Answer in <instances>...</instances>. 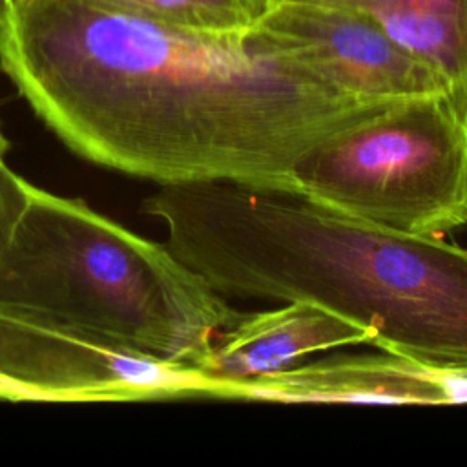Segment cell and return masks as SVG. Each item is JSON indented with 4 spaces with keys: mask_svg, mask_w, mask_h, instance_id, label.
Here are the masks:
<instances>
[{
    "mask_svg": "<svg viewBox=\"0 0 467 467\" xmlns=\"http://www.w3.org/2000/svg\"><path fill=\"white\" fill-rule=\"evenodd\" d=\"M0 308L197 368L237 314L164 243L35 186L0 261Z\"/></svg>",
    "mask_w": 467,
    "mask_h": 467,
    "instance_id": "obj_3",
    "label": "cell"
},
{
    "mask_svg": "<svg viewBox=\"0 0 467 467\" xmlns=\"http://www.w3.org/2000/svg\"><path fill=\"white\" fill-rule=\"evenodd\" d=\"M217 400L288 405H441L438 392L409 370L403 356L385 350L337 354L254 378L221 381Z\"/></svg>",
    "mask_w": 467,
    "mask_h": 467,
    "instance_id": "obj_8",
    "label": "cell"
},
{
    "mask_svg": "<svg viewBox=\"0 0 467 467\" xmlns=\"http://www.w3.org/2000/svg\"><path fill=\"white\" fill-rule=\"evenodd\" d=\"M376 332L310 301H285L277 308L239 312L217 332L201 370L232 381L303 363L306 356L372 345Z\"/></svg>",
    "mask_w": 467,
    "mask_h": 467,
    "instance_id": "obj_7",
    "label": "cell"
},
{
    "mask_svg": "<svg viewBox=\"0 0 467 467\" xmlns=\"http://www.w3.org/2000/svg\"><path fill=\"white\" fill-rule=\"evenodd\" d=\"M0 372L58 403L217 398L221 387L197 367L5 308H0Z\"/></svg>",
    "mask_w": 467,
    "mask_h": 467,
    "instance_id": "obj_5",
    "label": "cell"
},
{
    "mask_svg": "<svg viewBox=\"0 0 467 467\" xmlns=\"http://www.w3.org/2000/svg\"><path fill=\"white\" fill-rule=\"evenodd\" d=\"M400 354V352H396ZM409 370L429 383L440 396L441 405L467 403V365L416 358L401 354Z\"/></svg>",
    "mask_w": 467,
    "mask_h": 467,
    "instance_id": "obj_11",
    "label": "cell"
},
{
    "mask_svg": "<svg viewBox=\"0 0 467 467\" xmlns=\"http://www.w3.org/2000/svg\"><path fill=\"white\" fill-rule=\"evenodd\" d=\"M0 67L77 155L157 184L296 192V164L403 100L347 93L257 26L177 27L106 0H0Z\"/></svg>",
    "mask_w": 467,
    "mask_h": 467,
    "instance_id": "obj_1",
    "label": "cell"
},
{
    "mask_svg": "<svg viewBox=\"0 0 467 467\" xmlns=\"http://www.w3.org/2000/svg\"><path fill=\"white\" fill-rule=\"evenodd\" d=\"M184 29L244 33L254 29L279 0H106Z\"/></svg>",
    "mask_w": 467,
    "mask_h": 467,
    "instance_id": "obj_10",
    "label": "cell"
},
{
    "mask_svg": "<svg viewBox=\"0 0 467 467\" xmlns=\"http://www.w3.org/2000/svg\"><path fill=\"white\" fill-rule=\"evenodd\" d=\"M0 400L9 401H51V398L29 385H24L0 372Z\"/></svg>",
    "mask_w": 467,
    "mask_h": 467,
    "instance_id": "obj_13",
    "label": "cell"
},
{
    "mask_svg": "<svg viewBox=\"0 0 467 467\" xmlns=\"http://www.w3.org/2000/svg\"><path fill=\"white\" fill-rule=\"evenodd\" d=\"M33 184L16 175L0 159V261L7 254L18 224L29 206Z\"/></svg>",
    "mask_w": 467,
    "mask_h": 467,
    "instance_id": "obj_12",
    "label": "cell"
},
{
    "mask_svg": "<svg viewBox=\"0 0 467 467\" xmlns=\"http://www.w3.org/2000/svg\"><path fill=\"white\" fill-rule=\"evenodd\" d=\"M310 2H327V4H347V5H359L367 0H310Z\"/></svg>",
    "mask_w": 467,
    "mask_h": 467,
    "instance_id": "obj_14",
    "label": "cell"
},
{
    "mask_svg": "<svg viewBox=\"0 0 467 467\" xmlns=\"http://www.w3.org/2000/svg\"><path fill=\"white\" fill-rule=\"evenodd\" d=\"M257 27L347 93L378 100L449 93L434 69L400 47L358 5L279 0Z\"/></svg>",
    "mask_w": 467,
    "mask_h": 467,
    "instance_id": "obj_6",
    "label": "cell"
},
{
    "mask_svg": "<svg viewBox=\"0 0 467 467\" xmlns=\"http://www.w3.org/2000/svg\"><path fill=\"white\" fill-rule=\"evenodd\" d=\"M142 212L226 299L310 301L372 328L378 350L467 365V248L445 237L234 182L159 184Z\"/></svg>",
    "mask_w": 467,
    "mask_h": 467,
    "instance_id": "obj_2",
    "label": "cell"
},
{
    "mask_svg": "<svg viewBox=\"0 0 467 467\" xmlns=\"http://www.w3.org/2000/svg\"><path fill=\"white\" fill-rule=\"evenodd\" d=\"M358 7L467 106V0H367Z\"/></svg>",
    "mask_w": 467,
    "mask_h": 467,
    "instance_id": "obj_9",
    "label": "cell"
},
{
    "mask_svg": "<svg viewBox=\"0 0 467 467\" xmlns=\"http://www.w3.org/2000/svg\"><path fill=\"white\" fill-rule=\"evenodd\" d=\"M297 193L398 232L467 226V106L449 93L403 100L310 150Z\"/></svg>",
    "mask_w": 467,
    "mask_h": 467,
    "instance_id": "obj_4",
    "label": "cell"
},
{
    "mask_svg": "<svg viewBox=\"0 0 467 467\" xmlns=\"http://www.w3.org/2000/svg\"><path fill=\"white\" fill-rule=\"evenodd\" d=\"M5 150H7V140H5V137H4V135H2V131H0V159L4 157Z\"/></svg>",
    "mask_w": 467,
    "mask_h": 467,
    "instance_id": "obj_15",
    "label": "cell"
}]
</instances>
